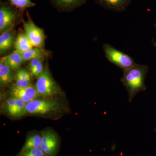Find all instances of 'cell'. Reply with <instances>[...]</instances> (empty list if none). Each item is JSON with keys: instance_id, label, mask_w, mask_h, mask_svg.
I'll return each mask as SVG.
<instances>
[{"instance_id": "19", "label": "cell", "mask_w": 156, "mask_h": 156, "mask_svg": "<svg viewBox=\"0 0 156 156\" xmlns=\"http://www.w3.org/2000/svg\"><path fill=\"white\" fill-rule=\"evenodd\" d=\"M6 108L9 114L13 116L17 117V106L15 98L11 97L7 100Z\"/></svg>"}, {"instance_id": "5", "label": "cell", "mask_w": 156, "mask_h": 156, "mask_svg": "<svg viewBox=\"0 0 156 156\" xmlns=\"http://www.w3.org/2000/svg\"><path fill=\"white\" fill-rule=\"evenodd\" d=\"M11 4L1 3L0 6V32H5L13 29V26L19 17L20 13Z\"/></svg>"}, {"instance_id": "14", "label": "cell", "mask_w": 156, "mask_h": 156, "mask_svg": "<svg viewBox=\"0 0 156 156\" xmlns=\"http://www.w3.org/2000/svg\"><path fill=\"white\" fill-rule=\"evenodd\" d=\"M50 51L44 50L41 48H33L27 52L21 53V54L26 61H30L34 58H44L45 56L50 55Z\"/></svg>"}, {"instance_id": "22", "label": "cell", "mask_w": 156, "mask_h": 156, "mask_svg": "<svg viewBox=\"0 0 156 156\" xmlns=\"http://www.w3.org/2000/svg\"><path fill=\"white\" fill-rule=\"evenodd\" d=\"M43 58H39L37 62L36 66H35L33 70L31 72L32 75L34 77L39 78L44 70V64H43Z\"/></svg>"}, {"instance_id": "11", "label": "cell", "mask_w": 156, "mask_h": 156, "mask_svg": "<svg viewBox=\"0 0 156 156\" xmlns=\"http://www.w3.org/2000/svg\"><path fill=\"white\" fill-rule=\"evenodd\" d=\"M3 62L8 65L13 70L18 69L25 62L21 53L15 50L13 53L1 58Z\"/></svg>"}, {"instance_id": "21", "label": "cell", "mask_w": 156, "mask_h": 156, "mask_svg": "<svg viewBox=\"0 0 156 156\" xmlns=\"http://www.w3.org/2000/svg\"><path fill=\"white\" fill-rule=\"evenodd\" d=\"M54 135V133L50 131H46L43 134V136H42L41 144L40 148L44 152L46 149V147L48 145V143Z\"/></svg>"}, {"instance_id": "18", "label": "cell", "mask_w": 156, "mask_h": 156, "mask_svg": "<svg viewBox=\"0 0 156 156\" xmlns=\"http://www.w3.org/2000/svg\"><path fill=\"white\" fill-rule=\"evenodd\" d=\"M57 146V138L54 134L46 147L44 153L46 155L51 156L55 153Z\"/></svg>"}, {"instance_id": "23", "label": "cell", "mask_w": 156, "mask_h": 156, "mask_svg": "<svg viewBox=\"0 0 156 156\" xmlns=\"http://www.w3.org/2000/svg\"><path fill=\"white\" fill-rule=\"evenodd\" d=\"M46 155L40 148L32 149L22 154L20 156H45Z\"/></svg>"}, {"instance_id": "2", "label": "cell", "mask_w": 156, "mask_h": 156, "mask_svg": "<svg viewBox=\"0 0 156 156\" xmlns=\"http://www.w3.org/2000/svg\"><path fill=\"white\" fill-rule=\"evenodd\" d=\"M103 50L108 60L123 71L136 64L132 57L116 49L109 44H104Z\"/></svg>"}, {"instance_id": "4", "label": "cell", "mask_w": 156, "mask_h": 156, "mask_svg": "<svg viewBox=\"0 0 156 156\" xmlns=\"http://www.w3.org/2000/svg\"><path fill=\"white\" fill-rule=\"evenodd\" d=\"M60 108L61 105L57 99H35L27 103L26 113L47 115L58 112Z\"/></svg>"}, {"instance_id": "17", "label": "cell", "mask_w": 156, "mask_h": 156, "mask_svg": "<svg viewBox=\"0 0 156 156\" xmlns=\"http://www.w3.org/2000/svg\"><path fill=\"white\" fill-rule=\"evenodd\" d=\"M9 1L12 6L23 11L27 8L34 7L35 4L30 0H7Z\"/></svg>"}, {"instance_id": "12", "label": "cell", "mask_w": 156, "mask_h": 156, "mask_svg": "<svg viewBox=\"0 0 156 156\" xmlns=\"http://www.w3.org/2000/svg\"><path fill=\"white\" fill-rule=\"evenodd\" d=\"M13 70L8 65L0 61V83L1 85L6 86L11 83L14 78Z\"/></svg>"}, {"instance_id": "9", "label": "cell", "mask_w": 156, "mask_h": 156, "mask_svg": "<svg viewBox=\"0 0 156 156\" xmlns=\"http://www.w3.org/2000/svg\"><path fill=\"white\" fill-rule=\"evenodd\" d=\"M87 0H51L53 5L60 11H70L83 5Z\"/></svg>"}, {"instance_id": "3", "label": "cell", "mask_w": 156, "mask_h": 156, "mask_svg": "<svg viewBox=\"0 0 156 156\" xmlns=\"http://www.w3.org/2000/svg\"><path fill=\"white\" fill-rule=\"evenodd\" d=\"M35 88L39 95L50 97L60 93V89L53 80L48 66L38 78Z\"/></svg>"}, {"instance_id": "10", "label": "cell", "mask_w": 156, "mask_h": 156, "mask_svg": "<svg viewBox=\"0 0 156 156\" xmlns=\"http://www.w3.org/2000/svg\"><path fill=\"white\" fill-rule=\"evenodd\" d=\"M16 34L13 29L1 34L0 36V53H5L10 50L16 41Z\"/></svg>"}, {"instance_id": "15", "label": "cell", "mask_w": 156, "mask_h": 156, "mask_svg": "<svg viewBox=\"0 0 156 156\" xmlns=\"http://www.w3.org/2000/svg\"><path fill=\"white\" fill-rule=\"evenodd\" d=\"M16 83L14 85L18 87H27L31 85V77L29 73L23 69L17 71L15 75Z\"/></svg>"}, {"instance_id": "16", "label": "cell", "mask_w": 156, "mask_h": 156, "mask_svg": "<svg viewBox=\"0 0 156 156\" xmlns=\"http://www.w3.org/2000/svg\"><path fill=\"white\" fill-rule=\"evenodd\" d=\"M42 136L38 134L32 135L27 139L24 146L22 148L21 152L24 153L32 149L40 148L41 144Z\"/></svg>"}, {"instance_id": "1", "label": "cell", "mask_w": 156, "mask_h": 156, "mask_svg": "<svg viewBox=\"0 0 156 156\" xmlns=\"http://www.w3.org/2000/svg\"><path fill=\"white\" fill-rule=\"evenodd\" d=\"M148 71L147 66L136 63L124 71L120 81L128 91L129 102L139 92L146 89L145 80Z\"/></svg>"}, {"instance_id": "6", "label": "cell", "mask_w": 156, "mask_h": 156, "mask_svg": "<svg viewBox=\"0 0 156 156\" xmlns=\"http://www.w3.org/2000/svg\"><path fill=\"white\" fill-rule=\"evenodd\" d=\"M25 33L33 47L42 48L44 45L45 37L44 31L35 24L29 16L27 21L23 23Z\"/></svg>"}, {"instance_id": "8", "label": "cell", "mask_w": 156, "mask_h": 156, "mask_svg": "<svg viewBox=\"0 0 156 156\" xmlns=\"http://www.w3.org/2000/svg\"><path fill=\"white\" fill-rule=\"evenodd\" d=\"M132 0H95L98 5L106 10L116 12L126 11Z\"/></svg>"}, {"instance_id": "7", "label": "cell", "mask_w": 156, "mask_h": 156, "mask_svg": "<svg viewBox=\"0 0 156 156\" xmlns=\"http://www.w3.org/2000/svg\"><path fill=\"white\" fill-rule=\"evenodd\" d=\"M9 94L11 97L22 99L27 103L35 100L39 95L35 87L32 85L25 87L13 85L10 88Z\"/></svg>"}, {"instance_id": "13", "label": "cell", "mask_w": 156, "mask_h": 156, "mask_svg": "<svg viewBox=\"0 0 156 156\" xmlns=\"http://www.w3.org/2000/svg\"><path fill=\"white\" fill-rule=\"evenodd\" d=\"M16 50L20 53H23L33 48V45L25 33L20 32L16 37L15 43Z\"/></svg>"}, {"instance_id": "20", "label": "cell", "mask_w": 156, "mask_h": 156, "mask_svg": "<svg viewBox=\"0 0 156 156\" xmlns=\"http://www.w3.org/2000/svg\"><path fill=\"white\" fill-rule=\"evenodd\" d=\"M17 106V117L26 113L27 102L22 99L15 98Z\"/></svg>"}]
</instances>
